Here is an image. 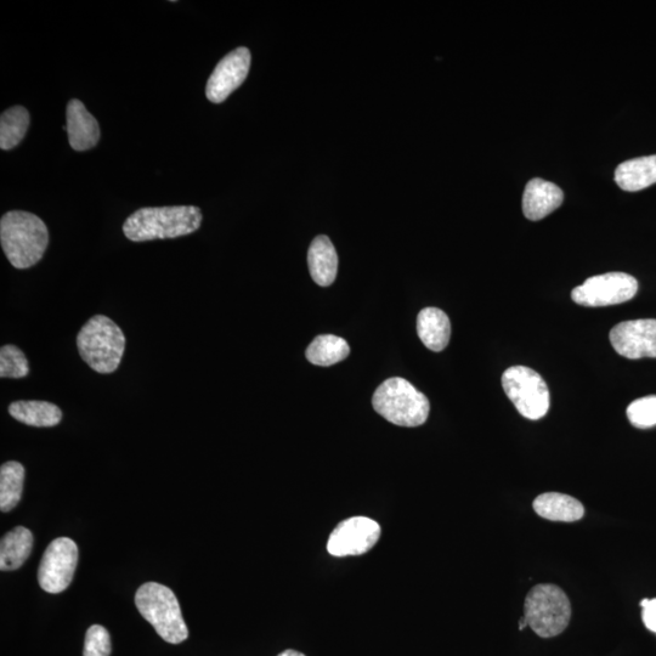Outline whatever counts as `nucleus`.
Segmentation results:
<instances>
[{
  "label": "nucleus",
  "instance_id": "obj_7",
  "mask_svg": "<svg viewBox=\"0 0 656 656\" xmlns=\"http://www.w3.org/2000/svg\"><path fill=\"white\" fill-rule=\"evenodd\" d=\"M502 387L519 414L528 420H541L550 410V390L544 378L529 367H510L503 373Z\"/></svg>",
  "mask_w": 656,
  "mask_h": 656
},
{
  "label": "nucleus",
  "instance_id": "obj_12",
  "mask_svg": "<svg viewBox=\"0 0 656 656\" xmlns=\"http://www.w3.org/2000/svg\"><path fill=\"white\" fill-rule=\"evenodd\" d=\"M250 69L251 52L247 48H237L226 55L208 79L207 99L213 104L223 103L245 82Z\"/></svg>",
  "mask_w": 656,
  "mask_h": 656
},
{
  "label": "nucleus",
  "instance_id": "obj_3",
  "mask_svg": "<svg viewBox=\"0 0 656 656\" xmlns=\"http://www.w3.org/2000/svg\"><path fill=\"white\" fill-rule=\"evenodd\" d=\"M77 348L90 369L107 375L120 366L126 337L115 321L105 315H95L79 331Z\"/></svg>",
  "mask_w": 656,
  "mask_h": 656
},
{
  "label": "nucleus",
  "instance_id": "obj_23",
  "mask_svg": "<svg viewBox=\"0 0 656 656\" xmlns=\"http://www.w3.org/2000/svg\"><path fill=\"white\" fill-rule=\"evenodd\" d=\"M30 126V113L22 106L11 107L0 117V147L8 151L18 146Z\"/></svg>",
  "mask_w": 656,
  "mask_h": 656
},
{
  "label": "nucleus",
  "instance_id": "obj_16",
  "mask_svg": "<svg viewBox=\"0 0 656 656\" xmlns=\"http://www.w3.org/2000/svg\"><path fill=\"white\" fill-rule=\"evenodd\" d=\"M310 275L321 287L335 282L338 273V256L335 246L327 236H318L311 243L308 253Z\"/></svg>",
  "mask_w": 656,
  "mask_h": 656
},
{
  "label": "nucleus",
  "instance_id": "obj_13",
  "mask_svg": "<svg viewBox=\"0 0 656 656\" xmlns=\"http://www.w3.org/2000/svg\"><path fill=\"white\" fill-rule=\"evenodd\" d=\"M66 120V132L73 150L87 151L99 143V123L82 101H70L67 105Z\"/></svg>",
  "mask_w": 656,
  "mask_h": 656
},
{
  "label": "nucleus",
  "instance_id": "obj_2",
  "mask_svg": "<svg viewBox=\"0 0 656 656\" xmlns=\"http://www.w3.org/2000/svg\"><path fill=\"white\" fill-rule=\"evenodd\" d=\"M0 242L5 256L14 268H31L47 251L49 243L47 225L30 212L5 213L0 220Z\"/></svg>",
  "mask_w": 656,
  "mask_h": 656
},
{
  "label": "nucleus",
  "instance_id": "obj_25",
  "mask_svg": "<svg viewBox=\"0 0 656 656\" xmlns=\"http://www.w3.org/2000/svg\"><path fill=\"white\" fill-rule=\"evenodd\" d=\"M627 418L632 426L647 429L656 426V395L633 401L627 407Z\"/></svg>",
  "mask_w": 656,
  "mask_h": 656
},
{
  "label": "nucleus",
  "instance_id": "obj_18",
  "mask_svg": "<svg viewBox=\"0 0 656 656\" xmlns=\"http://www.w3.org/2000/svg\"><path fill=\"white\" fill-rule=\"evenodd\" d=\"M417 333L424 346L433 352H441L450 342L449 316L438 308H426L418 314Z\"/></svg>",
  "mask_w": 656,
  "mask_h": 656
},
{
  "label": "nucleus",
  "instance_id": "obj_9",
  "mask_svg": "<svg viewBox=\"0 0 656 656\" xmlns=\"http://www.w3.org/2000/svg\"><path fill=\"white\" fill-rule=\"evenodd\" d=\"M78 563V547L69 537H60L44 552L38 569L39 585L45 592L61 593L70 586Z\"/></svg>",
  "mask_w": 656,
  "mask_h": 656
},
{
  "label": "nucleus",
  "instance_id": "obj_28",
  "mask_svg": "<svg viewBox=\"0 0 656 656\" xmlns=\"http://www.w3.org/2000/svg\"><path fill=\"white\" fill-rule=\"evenodd\" d=\"M277 656H305V655L301 652H297V650L287 649L285 650V652H282Z\"/></svg>",
  "mask_w": 656,
  "mask_h": 656
},
{
  "label": "nucleus",
  "instance_id": "obj_1",
  "mask_svg": "<svg viewBox=\"0 0 656 656\" xmlns=\"http://www.w3.org/2000/svg\"><path fill=\"white\" fill-rule=\"evenodd\" d=\"M202 213L194 206L138 209L123 225V233L133 242L177 239L200 229Z\"/></svg>",
  "mask_w": 656,
  "mask_h": 656
},
{
  "label": "nucleus",
  "instance_id": "obj_6",
  "mask_svg": "<svg viewBox=\"0 0 656 656\" xmlns=\"http://www.w3.org/2000/svg\"><path fill=\"white\" fill-rule=\"evenodd\" d=\"M524 618L537 636L552 638L561 635L571 620V604L567 593L557 585L534 586L525 598Z\"/></svg>",
  "mask_w": 656,
  "mask_h": 656
},
{
  "label": "nucleus",
  "instance_id": "obj_8",
  "mask_svg": "<svg viewBox=\"0 0 656 656\" xmlns=\"http://www.w3.org/2000/svg\"><path fill=\"white\" fill-rule=\"evenodd\" d=\"M638 292L635 277L625 273H608L592 276L574 288L571 298L584 307H609L629 302Z\"/></svg>",
  "mask_w": 656,
  "mask_h": 656
},
{
  "label": "nucleus",
  "instance_id": "obj_19",
  "mask_svg": "<svg viewBox=\"0 0 656 656\" xmlns=\"http://www.w3.org/2000/svg\"><path fill=\"white\" fill-rule=\"evenodd\" d=\"M9 414L16 421L39 428L58 426L62 420L59 407L48 401H15L9 406Z\"/></svg>",
  "mask_w": 656,
  "mask_h": 656
},
{
  "label": "nucleus",
  "instance_id": "obj_17",
  "mask_svg": "<svg viewBox=\"0 0 656 656\" xmlns=\"http://www.w3.org/2000/svg\"><path fill=\"white\" fill-rule=\"evenodd\" d=\"M615 183L624 191L636 192L656 184V155L633 158L619 164Z\"/></svg>",
  "mask_w": 656,
  "mask_h": 656
},
{
  "label": "nucleus",
  "instance_id": "obj_29",
  "mask_svg": "<svg viewBox=\"0 0 656 656\" xmlns=\"http://www.w3.org/2000/svg\"><path fill=\"white\" fill-rule=\"evenodd\" d=\"M528 626H529V625H528V621H527V619H525L524 616H523V618L520 619V621H519V630H520V631H523V630L525 629V627H528Z\"/></svg>",
  "mask_w": 656,
  "mask_h": 656
},
{
  "label": "nucleus",
  "instance_id": "obj_11",
  "mask_svg": "<svg viewBox=\"0 0 656 656\" xmlns=\"http://www.w3.org/2000/svg\"><path fill=\"white\" fill-rule=\"evenodd\" d=\"M610 342L626 359L656 358V320L621 322L610 331Z\"/></svg>",
  "mask_w": 656,
  "mask_h": 656
},
{
  "label": "nucleus",
  "instance_id": "obj_20",
  "mask_svg": "<svg viewBox=\"0 0 656 656\" xmlns=\"http://www.w3.org/2000/svg\"><path fill=\"white\" fill-rule=\"evenodd\" d=\"M33 548V535L25 527H16L5 534L0 544V569L16 570L30 557Z\"/></svg>",
  "mask_w": 656,
  "mask_h": 656
},
{
  "label": "nucleus",
  "instance_id": "obj_21",
  "mask_svg": "<svg viewBox=\"0 0 656 656\" xmlns=\"http://www.w3.org/2000/svg\"><path fill=\"white\" fill-rule=\"evenodd\" d=\"M350 353L346 339L322 335L314 339L307 349V359L316 366H332L346 360Z\"/></svg>",
  "mask_w": 656,
  "mask_h": 656
},
{
  "label": "nucleus",
  "instance_id": "obj_22",
  "mask_svg": "<svg viewBox=\"0 0 656 656\" xmlns=\"http://www.w3.org/2000/svg\"><path fill=\"white\" fill-rule=\"evenodd\" d=\"M25 482V468L19 462L10 461L0 468V510H14L22 497Z\"/></svg>",
  "mask_w": 656,
  "mask_h": 656
},
{
  "label": "nucleus",
  "instance_id": "obj_15",
  "mask_svg": "<svg viewBox=\"0 0 656 656\" xmlns=\"http://www.w3.org/2000/svg\"><path fill=\"white\" fill-rule=\"evenodd\" d=\"M533 508L537 516L551 522L574 523L585 516V507L579 500L559 492L537 496Z\"/></svg>",
  "mask_w": 656,
  "mask_h": 656
},
{
  "label": "nucleus",
  "instance_id": "obj_24",
  "mask_svg": "<svg viewBox=\"0 0 656 656\" xmlns=\"http://www.w3.org/2000/svg\"><path fill=\"white\" fill-rule=\"evenodd\" d=\"M30 373V365L24 352L15 346H4L0 349V377L24 378Z\"/></svg>",
  "mask_w": 656,
  "mask_h": 656
},
{
  "label": "nucleus",
  "instance_id": "obj_14",
  "mask_svg": "<svg viewBox=\"0 0 656 656\" xmlns=\"http://www.w3.org/2000/svg\"><path fill=\"white\" fill-rule=\"evenodd\" d=\"M563 200L564 194L558 185L540 178L531 179L523 195L524 216L537 222L561 207Z\"/></svg>",
  "mask_w": 656,
  "mask_h": 656
},
{
  "label": "nucleus",
  "instance_id": "obj_27",
  "mask_svg": "<svg viewBox=\"0 0 656 656\" xmlns=\"http://www.w3.org/2000/svg\"><path fill=\"white\" fill-rule=\"evenodd\" d=\"M641 607L644 625L649 631L656 633V598L643 599Z\"/></svg>",
  "mask_w": 656,
  "mask_h": 656
},
{
  "label": "nucleus",
  "instance_id": "obj_10",
  "mask_svg": "<svg viewBox=\"0 0 656 656\" xmlns=\"http://www.w3.org/2000/svg\"><path fill=\"white\" fill-rule=\"evenodd\" d=\"M382 529L376 520L353 517L339 523L327 541L333 557L363 556L380 540Z\"/></svg>",
  "mask_w": 656,
  "mask_h": 656
},
{
  "label": "nucleus",
  "instance_id": "obj_5",
  "mask_svg": "<svg viewBox=\"0 0 656 656\" xmlns=\"http://www.w3.org/2000/svg\"><path fill=\"white\" fill-rule=\"evenodd\" d=\"M135 605L163 641L179 644L189 637L178 598L171 588L157 582H146L135 595Z\"/></svg>",
  "mask_w": 656,
  "mask_h": 656
},
{
  "label": "nucleus",
  "instance_id": "obj_26",
  "mask_svg": "<svg viewBox=\"0 0 656 656\" xmlns=\"http://www.w3.org/2000/svg\"><path fill=\"white\" fill-rule=\"evenodd\" d=\"M111 637L109 631L101 625L89 627L84 642V656H110Z\"/></svg>",
  "mask_w": 656,
  "mask_h": 656
},
{
  "label": "nucleus",
  "instance_id": "obj_4",
  "mask_svg": "<svg viewBox=\"0 0 656 656\" xmlns=\"http://www.w3.org/2000/svg\"><path fill=\"white\" fill-rule=\"evenodd\" d=\"M378 415L399 427H420L426 423L431 405L426 395L404 378H389L372 398Z\"/></svg>",
  "mask_w": 656,
  "mask_h": 656
}]
</instances>
